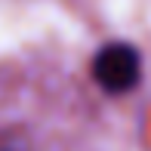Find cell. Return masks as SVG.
Instances as JSON below:
<instances>
[{
  "mask_svg": "<svg viewBox=\"0 0 151 151\" xmlns=\"http://www.w3.org/2000/svg\"><path fill=\"white\" fill-rule=\"evenodd\" d=\"M142 77V56L133 43H105L93 56V80L102 86L108 96H123L129 93Z\"/></svg>",
  "mask_w": 151,
  "mask_h": 151,
  "instance_id": "cell-1",
  "label": "cell"
},
{
  "mask_svg": "<svg viewBox=\"0 0 151 151\" xmlns=\"http://www.w3.org/2000/svg\"><path fill=\"white\" fill-rule=\"evenodd\" d=\"M0 151H9V148H0Z\"/></svg>",
  "mask_w": 151,
  "mask_h": 151,
  "instance_id": "cell-2",
  "label": "cell"
}]
</instances>
